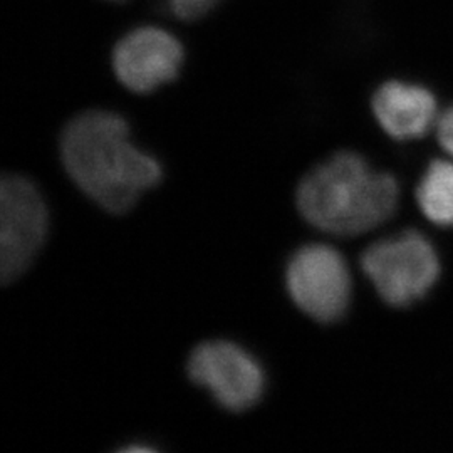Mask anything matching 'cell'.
I'll list each match as a JSON object with an SVG mask.
<instances>
[{"instance_id":"52a82bcc","label":"cell","mask_w":453,"mask_h":453,"mask_svg":"<svg viewBox=\"0 0 453 453\" xmlns=\"http://www.w3.org/2000/svg\"><path fill=\"white\" fill-rule=\"evenodd\" d=\"M181 65L183 48L179 39L162 27H138L114 48L113 69L118 81L138 95L153 93L173 81Z\"/></svg>"},{"instance_id":"8fae6325","label":"cell","mask_w":453,"mask_h":453,"mask_svg":"<svg viewBox=\"0 0 453 453\" xmlns=\"http://www.w3.org/2000/svg\"><path fill=\"white\" fill-rule=\"evenodd\" d=\"M435 127H437L440 145L450 157H453V106L438 116Z\"/></svg>"},{"instance_id":"277c9868","label":"cell","mask_w":453,"mask_h":453,"mask_svg":"<svg viewBox=\"0 0 453 453\" xmlns=\"http://www.w3.org/2000/svg\"><path fill=\"white\" fill-rule=\"evenodd\" d=\"M49 211L35 183L0 173V286L24 274L46 242Z\"/></svg>"},{"instance_id":"7a4b0ae2","label":"cell","mask_w":453,"mask_h":453,"mask_svg":"<svg viewBox=\"0 0 453 453\" xmlns=\"http://www.w3.org/2000/svg\"><path fill=\"white\" fill-rule=\"evenodd\" d=\"M400 188L355 153H340L316 166L297 188V209L324 234L353 237L393 217Z\"/></svg>"},{"instance_id":"3957f363","label":"cell","mask_w":453,"mask_h":453,"mask_svg":"<svg viewBox=\"0 0 453 453\" xmlns=\"http://www.w3.org/2000/svg\"><path fill=\"white\" fill-rule=\"evenodd\" d=\"M361 269L387 304L410 308L435 286L440 260L426 237L408 230L368 247L361 256Z\"/></svg>"},{"instance_id":"8992f818","label":"cell","mask_w":453,"mask_h":453,"mask_svg":"<svg viewBox=\"0 0 453 453\" xmlns=\"http://www.w3.org/2000/svg\"><path fill=\"white\" fill-rule=\"evenodd\" d=\"M188 378L209 389L226 411L242 413L259 403L265 376L257 359L230 341H205L187 361Z\"/></svg>"},{"instance_id":"9c48e42d","label":"cell","mask_w":453,"mask_h":453,"mask_svg":"<svg viewBox=\"0 0 453 453\" xmlns=\"http://www.w3.org/2000/svg\"><path fill=\"white\" fill-rule=\"evenodd\" d=\"M417 203L432 224L453 226V163L435 160L428 165L417 187Z\"/></svg>"},{"instance_id":"6da1fadb","label":"cell","mask_w":453,"mask_h":453,"mask_svg":"<svg viewBox=\"0 0 453 453\" xmlns=\"http://www.w3.org/2000/svg\"><path fill=\"white\" fill-rule=\"evenodd\" d=\"M67 175L110 213H127L163 179L160 162L131 143L121 114L89 110L73 118L61 134Z\"/></svg>"},{"instance_id":"30bf717a","label":"cell","mask_w":453,"mask_h":453,"mask_svg":"<svg viewBox=\"0 0 453 453\" xmlns=\"http://www.w3.org/2000/svg\"><path fill=\"white\" fill-rule=\"evenodd\" d=\"M219 0H166L168 9L183 20H195L205 16Z\"/></svg>"},{"instance_id":"7c38bea8","label":"cell","mask_w":453,"mask_h":453,"mask_svg":"<svg viewBox=\"0 0 453 453\" xmlns=\"http://www.w3.org/2000/svg\"><path fill=\"white\" fill-rule=\"evenodd\" d=\"M111 2H125V0H111Z\"/></svg>"},{"instance_id":"5b68a950","label":"cell","mask_w":453,"mask_h":453,"mask_svg":"<svg viewBox=\"0 0 453 453\" xmlns=\"http://www.w3.org/2000/svg\"><path fill=\"white\" fill-rule=\"evenodd\" d=\"M288 291L294 304L319 323L340 321L351 303V274L346 260L329 245L299 249L288 265Z\"/></svg>"},{"instance_id":"ba28073f","label":"cell","mask_w":453,"mask_h":453,"mask_svg":"<svg viewBox=\"0 0 453 453\" xmlns=\"http://www.w3.org/2000/svg\"><path fill=\"white\" fill-rule=\"evenodd\" d=\"M372 113L391 138L418 140L437 125V99L418 84L389 81L372 97Z\"/></svg>"}]
</instances>
